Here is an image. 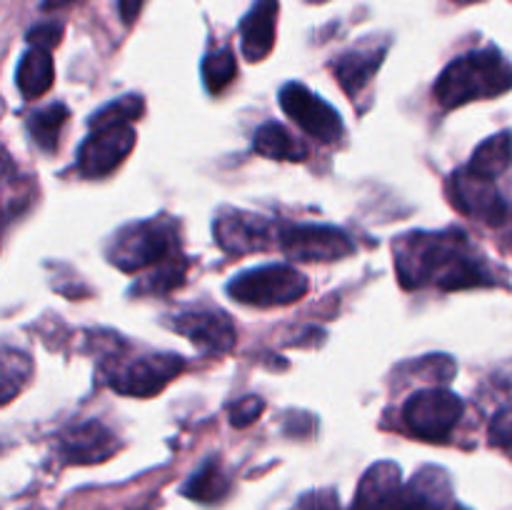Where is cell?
I'll list each match as a JSON object with an SVG mask.
<instances>
[{
  "label": "cell",
  "mask_w": 512,
  "mask_h": 510,
  "mask_svg": "<svg viewBox=\"0 0 512 510\" xmlns=\"http://www.w3.org/2000/svg\"><path fill=\"white\" fill-rule=\"evenodd\" d=\"M395 268L405 288L438 285L443 290L485 288L498 278L485 263L483 253L470 245L463 230L410 233L395 240Z\"/></svg>",
  "instance_id": "1"
},
{
  "label": "cell",
  "mask_w": 512,
  "mask_h": 510,
  "mask_svg": "<svg viewBox=\"0 0 512 510\" xmlns=\"http://www.w3.org/2000/svg\"><path fill=\"white\" fill-rule=\"evenodd\" d=\"M512 90V65L495 48L473 50L455 58L435 83V98L445 110L473 100L498 98Z\"/></svg>",
  "instance_id": "2"
},
{
  "label": "cell",
  "mask_w": 512,
  "mask_h": 510,
  "mask_svg": "<svg viewBox=\"0 0 512 510\" xmlns=\"http://www.w3.org/2000/svg\"><path fill=\"white\" fill-rule=\"evenodd\" d=\"M178 245V223L160 215L118 230L108 245V260L125 273H138L178 255Z\"/></svg>",
  "instance_id": "3"
},
{
  "label": "cell",
  "mask_w": 512,
  "mask_h": 510,
  "mask_svg": "<svg viewBox=\"0 0 512 510\" xmlns=\"http://www.w3.org/2000/svg\"><path fill=\"white\" fill-rule=\"evenodd\" d=\"M308 293V278L293 265L270 263L260 268L243 270L228 283V295L243 305L275 308L290 305Z\"/></svg>",
  "instance_id": "4"
},
{
  "label": "cell",
  "mask_w": 512,
  "mask_h": 510,
  "mask_svg": "<svg viewBox=\"0 0 512 510\" xmlns=\"http://www.w3.org/2000/svg\"><path fill=\"white\" fill-rule=\"evenodd\" d=\"M463 400L445 388L418 390L403 405V425L415 438L440 443L448 440L463 418Z\"/></svg>",
  "instance_id": "5"
},
{
  "label": "cell",
  "mask_w": 512,
  "mask_h": 510,
  "mask_svg": "<svg viewBox=\"0 0 512 510\" xmlns=\"http://www.w3.org/2000/svg\"><path fill=\"white\" fill-rule=\"evenodd\" d=\"M278 100L285 115L295 120L313 138L323 140V143H335V140L343 138L345 125L340 120L338 110L330 103H325L323 98H318L308 85L285 83Z\"/></svg>",
  "instance_id": "6"
},
{
  "label": "cell",
  "mask_w": 512,
  "mask_h": 510,
  "mask_svg": "<svg viewBox=\"0 0 512 510\" xmlns=\"http://www.w3.org/2000/svg\"><path fill=\"white\" fill-rule=\"evenodd\" d=\"M135 148V130L130 123L90 128V135L78 148V168L85 178L110 175Z\"/></svg>",
  "instance_id": "7"
},
{
  "label": "cell",
  "mask_w": 512,
  "mask_h": 510,
  "mask_svg": "<svg viewBox=\"0 0 512 510\" xmlns=\"http://www.w3.org/2000/svg\"><path fill=\"white\" fill-rule=\"evenodd\" d=\"M280 248L288 258L315 263V260H338L353 253L348 233L333 225H290L280 233Z\"/></svg>",
  "instance_id": "8"
},
{
  "label": "cell",
  "mask_w": 512,
  "mask_h": 510,
  "mask_svg": "<svg viewBox=\"0 0 512 510\" xmlns=\"http://www.w3.org/2000/svg\"><path fill=\"white\" fill-rule=\"evenodd\" d=\"M215 243L228 255H245L253 250H268L273 245V230L268 220L243 210H220L213 223Z\"/></svg>",
  "instance_id": "9"
},
{
  "label": "cell",
  "mask_w": 512,
  "mask_h": 510,
  "mask_svg": "<svg viewBox=\"0 0 512 510\" xmlns=\"http://www.w3.org/2000/svg\"><path fill=\"white\" fill-rule=\"evenodd\" d=\"M450 195H453V203L470 218H480L488 225H500L508 218V205L495 190L493 180L480 178L470 168L458 170L453 175Z\"/></svg>",
  "instance_id": "10"
},
{
  "label": "cell",
  "mask_w": 512,
  "mask_h": 510,
  "mask_svg": "<svg viewBox=\"0 0 512 510\" xmlns=\"http://www.w3.org/2000/svg\"><path fill=\"white\" fill-rule=\"evenodd\" d=\"M180 370H183V358L180 355H145V358H138L135 363H130L123 373L115 375L110 380V385L123 395L150 398V395L160 393Z\"/></svg>",
  "instance_id": "11"
},
{
  "label": "cell",
  "mask_w": 512,
  "mask_h": 510,
  "mask_svg": "<svg viewBox=\"0 0 512 510\" xmlns=\"http://www.w3.org/2000/svg\"><path fill=\"white\" fill-rule=\"evenodd\" d=\"M450 498V480L445 470L423 468L408 485H400L368 510H443Z\"/></svg>",
  "instance_id": "12"
},
{
  "label": "cell",
  "mask_w": 512,
  "mask_h": 510,
  "mask_svg": "<svg viewBox=\"0 0 512 510\" xmlns=\"http://www.w3.org/2000/svg\"><path fill=\"white\" fill-rule=\"evenodd\" d=\"M170 328L190 340L200 353L220 355L233 348L235 328L225 313L215 310H193V313H180L170 320Z\"/></svg>",
  "instance_id": "13"
},
{
  "label": "cell",
  "mask_w": 512,
  "mask_h": 510,
  "mask_svg": "<svg viewBox=\"0 0 512 510\" xmlns=\"http://www.w3.org/2000/svg\"><path fill=\"white\" fill-rule=\"evenodd\" d=\"M278 10V0H255L253 8L240 20V50L250 63L268 58L273 50Z\"/></svg>",
  "instance_id": "14"
},
{
  "label": "cell",
  "mask_w": 512,
  "mask_h": 510,
  "mask_svg": "<svg viewBox=\"0 0 512 510\" xmlns=\"http://www.w3.org/2000/svg\"><path fill=\"white\" fill-rule=\"evenodd\" d=\"M118 450V440L113 438L108 428L98 420H88L83 425H75L73 430L63 435L60 440V455L68 463H100V460L110 458Z\"/></svg>",
  "instance_id": "15"
},
{
  "label": "cell",
  "mask_w": 512,
  "mask_h": 510,
  "mask_svg": "<svg viewBox=\"0 0 512 510\" xmlns=\"http://www.w3.org/2000/svg\"><path fill=\"white\" fill-rule=\"evenodd\" d=\"M385 53H388V45L363 43L335 60V80H338L340 88L348 93V98H358V93H363V90L368 88L373 75L378 73V68L383 65Z\"/></svg>",
  "instance_id": "16"
},
{
  "label": "cell",
  "mask_w": 512,
  "mask_h": 510,
  "mask_svg": "<svg viewBox=\"0 0 512 510\" xmlns=\"http://www.w3.org/2000/svg\"><path fill=\"white\" fill-rule=\"evenodd\" d=\"M55 68L50 50L30 45L18 63V90L25 100H35L45 95L53 85Z\"/></svg>",
  "instance_id": "17"
},
{
  "label": "cell",
  "mask_w": 512,
  "mask_h": 510,
  "mask_svg": "<svg viewBox=\"0 0 512 510\" xmlns=\"http://www.w3.org/2000/svg\"><path fill=\"white\" fill-rule=\"evenodd\" d=\"M403 485V473L395 463L385 460V463H375L368 473L363 475L358 485V493H355L353 510H368L375 503L390 495L393 490H398Z\"/></svg>",
  "instance_id": "18"
},
{
  "label": "cell",
  "mask_w": 512,
  "mask_h": 510,
  "mask_svg": "<svg viewBox=\"0 0 512 510\" xmlns=\"http://www.w3.org/2000/svg\"><path fill=\"white\" fill-rule=\"evenodd\" d=\"M512 165V133L503 130V133L490 135L485 143L478 145V150L470 158L468 168L473 170L480 178L495 180L498 175H503Z\"/></svg>",
  "instance_id": "19"
},
{
  "label": "cell",
  "mask_w": 512,
  "mask_h": 510,
  "mask_svg": "<svg viewBox=\"0 0 512 510\" xmlns=\"http://www.w3.org/2000/svg\"><path fill=\"white\" fill-rule=\"evenodd\" d=\"M255 150L270 160L300 163V160L308 158V148L300 140H295L293 133L280 123L260 125L258 133H255Z\"/></svg>",
  "instance_id": "20"
},
{
  "label": "cell",
  "mask_w": 512,
  "mask_h": 510,
  "mask_svg": "<svg viewBox=\"0 0 512 510\" xmlns=\"http://www.w3.org/2000/svg\"><path fill=\"white\" fill-rule=\"evenodd\" d=\"M230 480L225 475L223 465L215 458L205 460L198 470L188 478V483L183 485L180 493L190 500H198V503H218L228 495Z\"/></svg>",
  "instance_id": "21"
},
{
  "label": "cell",
  "mask_w": 512,
  "mask_h": 510,
  "mask_svg": "<svg viewBox=\"0 0 512 510\" xmlns=\"http://www.w3.org/2000/svg\"><path fill=\"white\" fill-rule=\"evenodd\" d=\"M68 108L63 103H53L48 108H40L35 113L28 115L25 120V128H28L30 138L45 153H55L58 150L60 130H63L65 120H68Z\"/></svg>",
  "instance_id": "22"
},
{
  "label": "cell",
  "mask_w": 512,
  "mask_h": 510,
  "mask_svg": "<svg viewBox=\"0 0 512 510\" xmlns=\"http://www.w3.org/2000/svg\"><path fill=\"white\" fill-rule=\"evenodd\" d=\"M238 75V63H235V55L230 48H220L215 53L205 55L203 60V83L208 88V93L218 95L228 88L230 83Z\"/></svg>",
  "instance_id": "23"
},
{
  "label": "cell",
  "mask_w": 512,
  "mask_h": 510,
  "mask_svg": "<svg viewBox=\"0 0 512 510\" xmlns=\"http://www.w3.org/2000/svg\"><path fill=\"white\" fill-rule=\"evenodd\" d=\"M143 98L140 95H123V98L113 100L105 108H100L98 113L90 118V128H103V125H118V123H130V120H138L143 115Z\"/></svg>",
  "instance_id": "24"
},
{
  "label": "cell",
  "mask_w": 512,
  "mask_h": 510,
  "mask_svg": "<svg viewBox=\"0 0 512 510\" xmlns=\"http://www.w3.org/2000/svg\"><path fill=\"white\" fill-rule=\"evenodd\" d=\"M185 265L188 263H185L183 253L173 255V258L163 260L160 270H155V273L150 275L143 285H138V288H133V290H145V293H168V290L183 285Z\"/></svg>",
  "instance_id": "25"
},
{
  "label": "cell",
  "mask_w": 512,
  "mask_h": 510,
  "mask_svg": "<svg viewBox=\"0 0 512 510\" xmlns=\"http://www.w3.org/2000/svg\"><path fill=\"white\" fill-rule=\"evenodd\" d=\"M488 435H490V445L503 450H512V403L495 413V418L490 420Z\"/></svg>",
  "instance_id": "26"
},
{
  "label": "cell",
  "mask_w": 512,
  "mask_h": 510,
  "mask_svg": "<svg viewBox=\"0 0 512 510\" xmlns=\"http://www.w3.org/2000/svg\"><path fill=\"white\" fill-rule=\"evenodd\" d=\"M265 408V400L258 398V395H248V398L240 400L238 405H233V410H230V423L235 425V428H245V425H250L253 420H258V415L263 413Z\"/></svg>",
  "instance_id": "27"
},
{
  "label": "cell",
  "mask_w": 512,
  "mask_h": 510,
  "mask_svg": "<svg viewBox=\"0 0 512 510\" xmlns=\"http://www.w3.org/2000/svg\"><path fill=\"white\" fill-rule=\"evenodd\" d=\"M60 38H63V25L60 23H40L28 30V43L33 48L50 50L60 43Z\"/></svg>",
  "instance_id": "28"
},
{
  "label": "cell",
  "mask_w": 512,
  "mask_h": 510,
  "mask_svg": "<svg viewBox=\"0 0 512 510\" xmlns=\"http://www.w3.org/2000/svg\"><path fill=\"white\" fill-rule=\"evenodd\" d=\"M300 510H343L335 490H310L300 498Z\"/></svg>",
  "instance_id": "29"
},
{
  "label": "cell",
  "mask_w": 512,
  "mask_h": 510,
  "mask_svg": "<svg viewBox=\"0 0 512 510\" xmlns=\"http://www.w3.org/2000/svg\"><path fill=\"white\" fill-rule=\"evenodd\" d=\"M145 0H118V13L120 18H123L125 25H133L135 18L140 15V10H143Z\"/></svg>",
  "instance_id": "30"
},
{
  "label": "cell",
  "mask_w": 512,
  "mask_h": 510,
  "mask_svg": "<svg viewBox=\"0 0 512 510\" xmlns=\"http://www.w3.org/2000/svg\"><path fill=\"white\" fill-rule=\"evenodd\" d=\"M73 3H78V0H43V3H40V8L43 10H60V8H68V5H73Z\"/></svg>",
  "instance_id": "31"
},
{
  "label": "cell",
  "mask_w": 512,
  "mask_h": 510,
  "mask_svg": "<svg viewBox=\"0 0 512 510\" xmlns=\"http://www.w3.org/2000/svg\"><path fill=\"white\" fill-rule=\"evenodd\" d=\"M455 3H460V5H470V3H478V0H455Z\"/></svg>",
  "instance_id": "32"
},
{
  "label": "cell",
  "mask_w": 512,
  "mask_h": 510,
  "mask_svg": "<svg viewBox=\"0 0 512 510\" xmlns=\"http://www.w3.org/2000/svg\"><path fill=\"white\" fill-rule=\"evenodd\" d=\"M308 3H325V0H308Z\"/></svg>",
  "instance_id": "33"
},
{
  "label": "cell",
  "mask_w": 512,
  "mask_h": 510,
  "mask_svg": "<svg viewBox=\"0 0 512 510\" xmlns=\"http://www.w3.org/2000/svg\"><path fill=\"white\" fill-rule=\"evenodd\" d=\"M453 510H468V508H460V505H458V508H453Z\"/></svg>",
  "instance_id": "34"
}]
</instances>
